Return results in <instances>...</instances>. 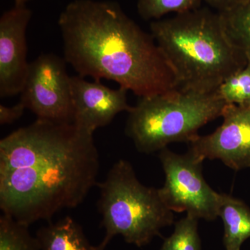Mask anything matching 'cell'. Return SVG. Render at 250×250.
<instances>
[{
    "label": "cell",
    "instance_id": "6da1fadb",
    "mask_svg": "<svg viewBox=\"0 0 250 250\" xmlns=\"http://www.w3.org/2000/svg\"><path fill=\"white\" fill-rule=\"evenodd\" d=\"M93 133L39 119L0 141V208L29 227L82 204L96 184Z\"/></svg>",
    "mask_w": 250,
    "mask_h": 250
},
{
    "label": "cell",
    "instance_id": "7a4b0ae2",
    "mask_svg": "<svg viewBox=\"0 0 250 250\" xmlns=\"http://www.w3.org/2000/svg\"><path fill=\"white\" fill-rule=\"evenodd\" d=\"M58 24L64 59L80 76L113 81L140 98L179 88L173 67L151 33L116 1L73 0Z\"/></svg>",
    "mask_w": 250,
    "mask_h": 250
},
{
    "label": "cell",
    "instance_id": "3957f363",
    "mask_svg": "<svg viewBox=\"0 0 250 250\" xmlns=\"http://www.w3.org/2000/svg\"><path fill=\"white\" fill-rule=\"evenodd\" d=\"M151 34L173 67L179 88L216 91L248 58L227 34L218 12L199 9L152 21Z\"/></svg>",
    "mask_w": 250,
    "mask_h": 250
},
{
    "label": "cell",
    "instance_id": "277c9868",
    "mask_svg": "<svg viewBox=\"0 0 250 250\" xmlns=\"http://www.w3.org/2000/svg\"><path fill=\"white\" fill-rule=\"evenodd\" d=\"M140 98L128 112L125 133L144 154L161 151L172 143H191L202 126L222 116L227 105L216 91L180 88Z\"/></svg>",
    "mask_w": 250,
    "mask_h": 250
},
{
    "label": "cell",
    "instance_id": "5b68a950",
    "mask_svg": "<svg viewBox=\"0 0 250 250\" xmlns=\"http://www.w3.org/2000/svg\"><path fill=\"white\" fill-rule=\"evenodd\" d=\"M98 187L105 236L98 250H105L118 235L126 243L142 248L174 223L173 212L163 202L159 190L141 184L129 161H117Z\"/></svg>",
    "mask_w": 250,
    "mask_h": 250
},
{
    "label": "cell",
    "instance_id": "8992f818",
    "mask_svg": "<svg viewBox=\"0 0 250 250\" xmlns=\"http://www.w3.org/2000/svg\"><path fill=\"white\" fill-rule=\"evenodd\" d=\"M165 182L159 195L172 212L213 221L218 217L222 194L215 191L202 174V163L188 152L179 154L167 147L159 151Z\"/></svg>",
    "mask_w": 250,
    "mask_h": 250
},
{
    "label": "cell",
    "instance_id": "52a82bcc",
    "mask_svg": "<svg viewBox=\"0 0 250 250\" xmlns=\"http://www.w3.org/2000/svg\"><path fill=\"white\" fill-rule=\"evenodd\" d=\"M65 59L42 54L29 63L21 103L39 119L73 123L70 77Z\"/></svg>",
    "mask_w": 250,
    "mask_h": 250
},
{
    "label": "cell",
    "instance_id": "ba28073f",
    "mask_svg": "<svg viewBox=\"0 0 250 250\" xmlns=\"http://www.w3.org/2000/svg\"><path fill=\"white\" fill-rule=\"evenodd\" d=\"M223 124L189 143L188 152L204 161L218 159L234 170L250 167V106L227 104Z\"/></svg>",
    "mask_w": 250,
    "mask_h": 250
},
{
    "label": "cell",
    "instance_id": "9c48e42d",
    "mask_svg": "<svg viewBox=\"0 0 250 250\" xmlns=\"http://www.w3.org/2000/svg\"><path fill=\"white\" fill-rule=\"evenodd\" d=\"M32 11L14 5L0 18V97L21 94L28 72L27 29Z\"/></svg>",
    "mask_w": 250,
    "mask_h": 250
},
{
    "label": "cell",
    "instance_id": "30bf717a",
    "mask_svg": "<svg viewBox=\"0 0 250 250\" xmlns=\"http://www.w3.org/2000/svg\"><path fill=\"white\" fill-rule=\"evenodd\" d=\"M73 123L90 132L107 126L115 117L131 106L127 102V91L120 87L112 89L100 82L85 80L80 75L70 77Z\"/></svg>",
    "mask_w": 250,
    "mask_h": 250
},
{
    "label": "cell",
    "instance_id": "8fae6325",
    "mask_svg": "<svg viewBox=\"0 0 250 250\" xmlns=\"http://www.w3.org/2000/svg\"><path fill=\"white\" fill-rule=\"evenodd\" d=\"M218 217L224 225L223 244L225 250H241L250 238V209L244 202L222 194Z\"/></svg>",
    "mask_w": 250,
    "mask_h": 250
},
{
    "label": "cell",
    "instance_id": "7c38bea8",
    "mask_svg": "<svg viewBox=\"0 0 250 250\" xmlns=\"http://www.w3.org/2000/svg\"><path fill=\"white\" fill-rule=\"evenodd\" d=\"M41 250H98L87 239L82 227L67 216L38 230Z\"/></svg>",
    "mask_w": 250,
    "mask_h": 250
},
{
    "label": "cell",
    "instance_id": "4fadbf2b",
    "mask_svg": "<svg viewBox=\"0 0 250 250\" xmlns=\"http://www.w3.org/2000/svg\"><path fill=\"white\" fill-rule=\"evenodd\" d=\"M219 14L230 40L250 58V0Z\"/></svg>",
    "mask_w": 250,
    "mask_h": 250
},
{
    "label": "cell",
    "instance_id": "5bb4252c",
    "mask_svg": "<svg viewBox=\"0 0 250 250\" xmlns=\"http://www.w3.org/2000/svg\"><path fill=\"white\" fill-rule=\"evenodd\" d=\"M0 250H41L29 226L6 214L0 217Z\"/></svg>",
    "mask_w": 250,
    "mask_h": 250
},
{
    "label": "cell",
    "instance_id": "9a60e30c",
    "mask_svg": "<svg viewBox=\"0 0 250 250\" xmlns=\"http://www.w3.org/2000/svg\"><path fill=\"white\" fill-rule=\"evenodd\" d=\"M198 220L187 214L175 223L173 232L164 240L160 250H201Z\"/></svg>",
    "mask_w": 250,
    "mask_h": 250
},
{
    "label": "cell",
    "instance_id": "2e32d148",
    "mask_svg": "<svg viewBox=\"0 0 250 250\" xmlns=\"http://www.w3.org/2000/svg\"><path fill=\"white\" fill-rule=\"evenodd\" d=\"M203 0H138L140 17L146 21H157L170 13L184 14L200 8Z\"/></svg>",
    "mask_w": 250,
    "mask_h": 250
},
{
    "label": "cell",
    "instance_id": "e0dca14e",
    "mask_svg": "<svg viewBox=\"0 0 250 250\" xmlns=\"http://www.w3.org/2000/svg\"><path fill=\"white\" fill-rule=\"evenodd\" d=\"M244 68L233 74L216 90L227 104L242 105L250 100V58Z\"/></svg>",
    "mask_w": 250,
    "mask_h": 250
},
{
    "label": "cell",
    "instance_id": "ac0fdd59",
    "mask_svg": "<svg viewBox=\"0 0 250 250\" xmlns=\"http://www.w3.org/2000/svg\"><path fill=\"white\" fill-rule=\"evenodd\" d=\"M25 109V106L21 102L11 107L0 104V124L4 125L14 123L22 116Z\"/></svg>",
    "mask_w": 250,
    "mask_h": 250
},
{
    "label": "cell",
    "instance_id": "d6986e66",
    "mask_svg": "<svg viewBox=\"0 0 250 250\" xmlns=\"http://www.w3.org/2000/svg\"><path fill=\"white\" fill-rule=\"evenodd\" d=\"M204 1L209 4L211 7L216 9L217 12L223 13L233 9L246 0H204Z\"/></svg>",
    "mask_w": 250,
    "mask_h": 250
},
{
    "label": "cell",
    "instance_id": "ffe728a7",
    "mask_svg": "<svg viewBox=\"0 0 250 250\" xmlns=\"http://www.w3.org/2000/svg\"><path fill=\"white\" fill-rule=\"evenodd\" d=\"M31 1L33 0H14V5H27Z\"/></svg>",
    "mask_w": 250,
    "mask_h": 250
},
{
    "label": "cell",
    "instance_id": "44dd1931",
    "mask_svg": "<svg viewBox=\"0 0 250 250\" xmlns=\"http://www.w3.org/2000/svg\"><path fill=\"white\" fill-rule=\"evenodd\" d=\"M242 105H246V106H250V100H249V101L247 102L246 104H244Z\"/></svg>",
    "mask_w": 250,
    "mask_h": 250
}]
</instances>
